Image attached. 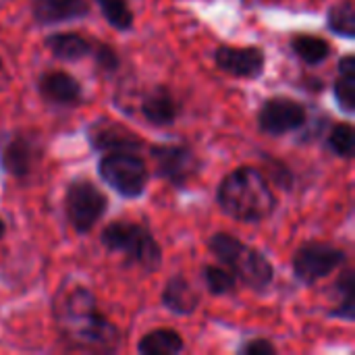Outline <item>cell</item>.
<instances>
[{
  "instance_id": "obj_1",
  "label": "cell",
  "mask_w": 355,
  "mask_h": 355,
  "mask_svg": "<svg viewBox=\"0 0 355 355\" xmlns=\"http://www.w3.org/2000/svg\"><path fill=\"white\" fill-rule=\"evenodd\" d=\"M54 324L73 352L114 354L121 347V331L98 310L96 295L87 287H73L54 300Z\"/></svg>"
},
{
  "instance_id": "obj_2",
  "label": "cell",
  "mask_w": 355,
  "mask_h": 355,
  "mask_svg": "<svg viewBox=\"0 0 355 355\" xmlns=\"http://www.w3.org/2000/svg\"><path fill=\"white\" fill-rule=\"evenodd\" d=\"M216 204L233 220L256 225L272 216L277 210V196L262 171L256 166H239L220 181Z\"/></svg>"
},
{
  "instance_id": "obj_3",
  "label": "cell",
  "mask_w": 355,
  "mask_h": 355,
  "mask_svg": "<svg viewBox=\"0 0 355 355\" xmlns=\"http://www.w3.org/2000/svg\"><path fill=\"white\" fill-rule=\"evenodd\" d=\"M210 254L227 266L241 285L252 291H266L275 281V266L270 260L256 248L248 245L231 233H214L208 239Z\"/></svg>"
},
{
  "instance_id": "obj_4",
  "label": "cell",
  "mask_w": 355,
  "mask_h": 355,
  "mask_svg": "<svg viewBox=\"0 0 355 355\" xmlns=\"http://www.w3.org/2000/svg\"><path fill=\"white\" fill-rule=\"evenodd\" d=\"M100 243L110 254H123L129 266H137L148 275L162 266V248L144 223L112 220L102 231Z\"/></svg>"
},
{
  "instance_id": "obj_5",
  "label": "cell",
  "mask_w": 355,
  "mask_h": 355,
  "mask_svg": "<svg viewBox=\"0 0 355 355\" xmlns=\"http://www.w3.org/2000/svg\"><path fill=\"white\" fill-rule=\"evenodd\" d=\"M102 181L123 198H139L150 181L148 164L137 152H108L98 162Z\"/></svg>"
},
{
  "instance_id": "obj_6",
  "label": "cell",
  "mask_w": 355,
  "mask_h": 355,
  "mask_svg": "<svg viewBox=\"0 0 355 355\" xmlns=\"http://www.w3.org/2000/svg\"><path fill=\"white\" fill-rule=\"evenodd\" d=\"M108 198L87 179H77L69 183L64 193V214L75 233H89L106 214Z\"/></svg>"
},
{
  "instance_id": "obj_7",
  "label": "cell",
  "mask_w": 355,
  "mask_h": 355,
  "mask_svg": "<svg viewBox=\"0 0 355 355\" xmlns=\"http://www.w3.org/2000/svg\"><path fill=\"white\" fill-rule=\"evenodd\" d=\"M347 262V252L327 241H306L297 248L291 260L293 277L302 285H316L318 281L331 277L337 268Z\"/></svg>"
},
{
  "instance_id": "obj_8",
  "label": "cell",
  "mask_w": 355,
  "mask_h": 355,
  "mask_svg": "<svg viewBox=\"0 0 355 355\" xmlns=\"http://www.w3.org/2000/svg\"><path fill=\"white\" fill-rule=\"evenodd\" d=\"M150 156L156 164V177L181 189L198 177L202 160L185 144H156L150 146Z\"/></svg>"
},
{
  "instance_id": "obj_9",
  "label": "cell",
  "mask_w": 355,
  "mask_h": 355,
  "mask_svg": "<svg viewBox=\"0 0 355 355\" xmlns=\"http://www.w3.org/2000/svg\"><path fill=\"white\" fill-rule=\"evenodd\" d=\"M256 123L262 133L281 137L304 129L308 125V110L302 102L293 98L275 96L262 102Z\"/></svg>"
},
{
  "instance_id": "obj_10",
  "label": "cell",
  "mask_w": 355,
  "mask_h": 355,
  "mask_svg": "<svg viewBox=\"0 0 355 355\" xmlns=\"http://www.w3.org/2000/svg\"><path fill=\"white\" fill-rule=\"evenodd\" d=\"M42 158L40 141L29 133L15 131L0 141V166L15 179H25L33 173Z\"/></svg>"
},
{
  "instance_id": "obj_11",
  "label": "cell",
  "mask_w": 355,
  "mask_h": 355,
  "mask_svg": "<svg viewBox=\"0 0 355 355\" xmlns=\"http://www.w3.org/2000/svg\"><path fill=\"white\" fill-rule=\"evenodd\" d=\"M216 67L239 79H256L264 73L266 54L258 46H218L214 50Z\"/></svg>"
},
{
  "instance_id": "obj_12",
  "label": "cell",
  "mask_w": 355,
  "mask_h": 355,
  "mask_svg": "<svg viewBox=\"0 0 355 355\" xmlns=\"http://www.w3.org/2000/svg\"><path fill=\"white\" fill-rule=\"evenodd\" d=\"M89 144L94 150L108 154V152H139L144 141L131 129L123 127L116 121H96L87 131Z\"/></svg>"
},
{
  "instance_id": "obj_13",
  "label": "cell",
  "mask_w": 355,
  "mask_h": 355,
  "mask_svg": "<svg viewBox=\"0 0 355 355\" xmlns=\"http://www.w3.org/2000/svg\"><path fill=\"white\" fill-rule=\"evenodd\" d=\"M37 94L54 106L75 108L83 102L81 83L67 71H46L37 79Z\"/></svg>"
},
{
  "instance_id": "obj_14",
  "label": "cell",
  "mask_w": 355,
  "mask_h": 355,
  "mask_svg": "<svg viewBox=\"0 0 355 355\" xmlns=\"http://www.w3.org/2000/svg\"><path fill=\"white\" fill-rule=\"evenodd\" d=\"M139 112L150 125L168 127V125H175V121L179 119L181 106H179L175 94L168 87L156 85V87H152L150 92H146L141 96Z\"/></svg>"
},
{
  "instance_id": "obj_15",
  "label": "cell",
  "mask_w": 355,
  "mask_h": 355,
  "mask_svg": "<svg viewBox=\"0 0 355 355\" xmlns=\"http://www.w3.org/2000/svg\"><path fill=\"white\" fill-rule=\"evenodd\" d=\"M31 15L40 25H56L89 15V0H33Z\"/></svg>"
},
{
  "instance_id": "obj_16",
  "label": "cell",
  "mask_w": 355,
  "mask_h": 355,
  "mask_svg": "<svg viewBox=\"0 0 355 355\" xmlns=\"http://www.w3.org/2000/svg\"><path fill=\"white\" fill-rule=\"evenodd\" d=\"M202 304V293L183 277L175 275L166 281L162 289V306L177 314V316H189L193 314Z\"/></svg>"
},
{
  "instance_id": "obj_17",
  "label": "cell",
  "mask_w": 355,
  "mask_h": 355,
  "mask_svg": "<svg viewBox=\"0 0 355 355\" xmlns=\"http://www.w3.org/2000/svg\"><path fill=\"white\" fill-rule=\"evenodd\" d=\"M44 44L52 52V56L73 62V60H81L89 56L94 40L92 37L87 40L85 35L75 33V31H58V33L48 35Z\"/></svg>"
},
{
  "instance_id": "obj_18",
  "label": "cell",
  "mask_w": 355,
  "mask_h": 355,
  "mask_svg": "<svg viewBox=\"0 0 355 355\" xmlns=\"http://www.w3.org/2000/svg\"><path fill=\"white\" fill-rule=\"evenodd\" d=\"M137 352L141 355H177L185 352V341L175 329H154L139 339Z\"/></svg>"
},
{
  "instance_id": "obj_19",
  "label": "cell",
  "mask_w": 355,
  "mask_h": 355,
  "mask_svg": "<svg viewBox=\"0 0 355 355\" xmlns=\"http://www.w3.org/2000/svg\"><path fill=\"white\" fill-rule=\"evenodd\" d=\"M333 308L329 310L331 318H339V320H355V272L352 268L343 270L341 277L337 279L335 287H333Z\"/></svg>"
},
{
  "instance_id": "obj_20",
  "label": "cell",
  "mask_w": 355,
  "mask_h": 355,
  "mask_svg": "<svg viewBox=\"0 0 355 355\" xmlns=\"http://www.w3.org/2000/svg\"><path fill=\"white\" fill-rule=\"evenodd\" d=\"M291 50L304 64H310V67L324 62L333 52L329 40L314 35V33H295L291 37Z\"/></svg>"
},
{
  "instance_id": "obj_21",
  "label": "cell",
  "mask_w": 355,
  "mask_h": 355,
  "mask_svg": "<svg viewBox=\"0 0 355 355\" xmlns=\"http://www.w3.org/2000/svg\"><path fill=\"white\" fill-rule=\"evenodd\" d=\"M339 75L335 79V100L339 104V108L347 114L355 112V56L354 54H345L339 60L337 67Z\"/></svg>"
},
{
  "instance_id": "obj_22",
  "label": "cell",
  "mask_w": 355,
  "mask_h": 355,
  "mask_svg": "<svg viewBox=\"0 0 355 355\" xmlns=\"http://www.w3.org/2000/svg\"><path fill=\"white\" fill-rule=\"evenodd\" d=\"M202 281L210 295H231L237 291V277L223 264H206L202 268Z\"/></svg>"
},
{
  "instance_id": "obj_23",
  "label": "cell",
  "mask_w": 355,
  "mask_h": 355,
  "mask_svg": "<svg viewBox=\"0 0 355 355\" xmlns=\"http://www.w3.org/2000/svg\"><path fill=\"white\" fill-rule=\"evenodd\" d=\"M327 25L333 33L354 40L355 37V6L352 0L337 2L327 12Z\"/></svg>"
},
{
  "instance_id": "obj_24",
  "label": "cell",
  "mask_w": 355,
  "mask_h": 355,
  "mask_svg": "<svg viewBox=\"0 0 355 355\" xmlns=\"http://www.w3.org/2000/svg\"><path fill=\"white\" fill-rule=\"evenodd\" d=\"M100 6V12L108 21L110 27L116 31H129L133 29L135 15L129 6V0H94Z\"/></svg>"
},
{
  "instance_id": "obj_25",
  "label": "cell",
  "mask_w": 355,
  "mask_h": 355,
  "mask_svg": "<svg viewBox=\"0 0 355 355\" xmlns=\"http://www.w3.org/2000/svg\"><path fill=\"white\" fill-rule=\"evenodd\" d=\"M327 144L335 156H339L343 160H352L355 152V131L352 123H337L331 129Z\"/></svg>"
},
{
  "instance_id": "obj_26",
  "label": "cell",
  "mask_w": 355,
  "mask_h": 355,
  "mask_svg": "<svg viewBox=\"0 0 355 355\" xmlns=\"http://www.w3.org/2000/svg\"><path fill=\"white\" fill-rule=\"evenodd\" d=\"M89 56L94 58V64H96V69L100 73L112 75L121 67V56H119V52L110 44H104V42H96L94 40Z\"/></svg>"
},
{
  "instance_id": "obj_27",
  "label": "cell",
  "mask_w": 355,
  "mask_h": 355,
  "mask_svg": "<svg viewBox=\"0 0 355 355\" xmlns=\"http://www.w3.org/2000/svg\"><path fill=\"white\" fill-rule=\"evenodd\" d=\"M239 355H277V347L268 339H250L239 349Z\"/></svg>"
},
{
  "instance_id": "obj_28",
  "label": "cell",
  "mask_w": 355,
  "mask_h": 355,
  "mask_svg": "<svg viewBox=\"0 0 355 355\" xmlns=\"http://www.w3.org/2000/svg\"><path fill=\"white\" fill-rule=\"evenodd\" d=\"M270 162V171L275 173L272 175V183L275 185H279V187H283L285 191H291V187H293V175H291V171L285 166V164H281L279 160H268Z\"/></svg>"
},
{
  "instance_id": "obj_29",
  "label": "cell",
  "mask_w": 355,
  "mask_h": 355,
  "mask_svg": "<svg viewBox=\"0 0 355 355\" xmlns=\"http://www.w3.org/2000/svg\"><path fill=\"white\" fill-rule=\"evenodd\" d=\"M4 231H6V227H4V220L0 218V239H2V235H4Z\"/></svg>"
},
{
  "instance_id": "obj_30",
  "label": "cell",
  "mask_w": 355,
  "mask_h": 355,
  "mask_svg": "<svg viewBox=\"0 0 355 355\" xmlns=\"http://www.w3.org/2000/svg\"><path fill=\"white\" fill-rule=\"evenodd\" d=\"M0 71H2V58H0Z\"/></svg>"
}]
</instances>
